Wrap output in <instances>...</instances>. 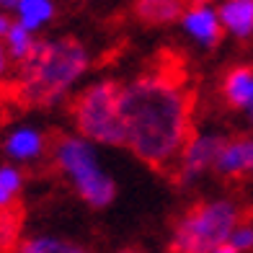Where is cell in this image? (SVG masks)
<instances>
[{"label":"cell","instance_id":"6da1fadb","mask_svg":"<svg viewBox=\"0 0 253 253\" xmlns=\"http://www.w3.org/2000/svg\"><path fill=\"white\" fill-rule=\"evenodd\" d=\"M124 147L155 170L173 168L191 134L194 96L186 80L168 70H147L122 83Z\"/></svg>","mask_w":253,"mask_h":253},{"label":"cell","instance_id":"7a4b0ae2","mask_svg":"<svg viewBox=\"0 0 253 253\" xmlns=\"http://www.w3.org/2000/svg\"><path fill=\"white\" fill-rule=\"evenodd\" d=\"M90 62V49L75 37L39 39L29 60L21 62L18 98L34 109L60 106L88 75Z\"/></svg>","mask_w":253,"mask_h":253},{"label":"cell","instance_id":"3957f363","mask_svg":"<svg viewBox=\"0 0 253 253\" xmlns=\"http://www.w3.org/2000/svg\"><path fill=\"white\" fill-rule=\"evenodd\" d=\"M52 163L90 210H109L117 199V181L101 163L98 145L83 134H62L52 145Z\"/></svg>","mask_w":253,"mask_h":253},{"label":"cell","instance_id":"277c9868","mask_svg":"<svg viewBox=\"0 0 253 253\" xmlns=\"http://www.w3.org/2000/svg\"><path fill=\"white\" fill-rule=\"evenodd\" d=\"M240 220L243 210L235 199L214 197L197 202L173 222L168 246L176 253H222Z\"/></svg>","mask_w":253,"mask_h":253},{"label":"cell","instance_id":"5b68a950","mask_svg":"<svg viewBox=\"0 0 253 253\" xmlns=\"http://www.w3.org/2000/svg\"><path fill=\"white\" fill-rule=\"evenodd\" d=\"M122 83L101 78L88 83L70 103L75 132L88 137L98 147H124V122L119 109Z\"/></svg>","mask_w":253,"mask_h":253},{"label":"cell","instance_id":"8992f818","mask_svg":"<svg viewBox=\"0 0 253 253\" xmlns=\"http://www.w3.org/2000/svg\"><path fill=\"white\" fill-rule=\"evenodd\" d=\"M225 137L227 134L214 132V129L189 134V140L183 142L181 153L173 163V178L178 186H194L207 173H214V163H217V155H220Z\"/></svg>","mask_w":253,"mask_h":253},{"label":"cell","instance_id":"52a82bcc","mask_svg":"<svg viewBox=\"0 0 253 253\" xmlns=\"http://www.w3.org/2000/svg\"><path fill=\"white\" fill-rule=\"evenodd\" d=\"M178 26L183 37L202 52L217 49L225 39V29L214 0H189L178 18Z\"/></svg>","mask_w":253,"mask_h":253},{"label":"cell","instance_id":"ba28073f","mask_svg":"<svg viewBox=\"0 0 253 253\" xmlns=\"http://www.w3.org/2000/svg\"><path fill=\"white\" fill-rule=\"evenodd\" d=\"M214 173L230 181L253 176V134L225 137L217 163H214Z\"/></svg>","mask_w":253,"mask_h":253},{"label":"cell","instance_id":"9c48e42d","mask_svg":"<svg viewBox=\"0 0 253 253\" xmlns=\"http://www.w3.org/2000/svg\"><path fill=\"white\" fill-rule=\"evenodd\" d=\"M47 147H49V137L39 126H31V124H18L13 129H8L3 140V153L13 163H37V160L44 158Z\"/></svg>","mask_w":253,"mask_h":253},{"label":"cell","instance_id":"30bf717a","mask_svg":"<svg viewBox=\"0 0 253 253\" xmlns=\"http://www.w3.org/2000/svg\"><path fill=\"white\" fill-rule=\"evenodd\" d=\"M220 93L233 111H246L253 103V65L240 62L227 67L220 80Z\"/></svg>","mask_w":253,"mask_h":253},{"label":"cell","instance_id":"8fae6325","mask_svg":"<svg viewBox=\"0 0 253 253\" xmlns=\"http://www.w3.org/2000/svg\"><path fill=\"white\" fill-rule=\"evenodd\" d=\"M225 37L235 42L253 39V0H220L217 3Z\"/></svg>","mask_w":253,"mask_h":253},{"label":"cell","instance_id":"7c38bea8","mask_svg":"<svg viewBox=\"0 0 253 253\" xmlns=\"http://www.w3.org/2000/svg\"><path fill=\"white\" fill-rule=\"evenodd\" d=\"M189 0H134L132 3V16L140 21L142 26H170L178 24Z\"/></svg>","mask_w":253,"mask_h":253},{"label":"cell","instance_id":"4fadbf2b","mask_svg":"<svg viewBox=\"0 0 253 253\" xmlns=\"http://www.w3.org/2000/svg\"><path fill=\"white\" fill-rule=\"evenodd\" d=\"M13 18L29 31L39 34L57 18V0H18Z\"/></svg>","mask_w":253,"mask_h":253},{"label":"cell","instance_id":"5bb4252c","mask_svg":"<svg viewBox=\"0 0 253 253\" xmlns=\"http://www.w3.org/2000/svg\"><path fill=\"white\" fill-rule=\"evenodd\" d=\"M37 34L34 31H29L26 26H21L18 21H13V26H10V31L5 34V39H3V44H5V49H8V57L13 62H24V60H29V54L34 52V47H37Z\"/></svg>","mask_w":253,"mask_h":253},{"label":"cell","instance_id":"9a60e30c","mask_svg":"<svg viewBox=\"0 0 253 253\" xmlns=\"http://www.w3.org/2000/svg\"><path fill=\"white\" fill-rule=\"evenodd\" d=\"M21 191H24V170L13 160L3 163L0 166V210H10Z\"/></svg>","mask_w":253,"mask_h":253},{"label":"cell","instance_id":"2e32d148","mask_svg":"<svg viewBox=\"0 0 253 253\" xmlns=\"http://www.w3.org/2000/svg\"><path fill=\"white\" fill-rule=\"evenodd\" d=\"M24 253H83V246L57 235H34L21 243Z\"/></svg>","mask_w":253,"mask_h":253},{"label":"cell","instance_id":"e0dca14e","mask_svg":"<svg viewBox=\"0 0 253 253\" xmlns=\"http://www.w3.org/2000/svg\"><path fill=\"white\" fill-rule=\"evenodd\" d=\"M253 251V222L240 220L230 233L222 253H251Z\"/></svg>","mask_w":253,"mask_h":253},{"label":"cell","instance_id":"ac0fdd59","mask_svg":"<svg viewBox=\"0 0 253 253\" xmlns=\"http://www.w3.org/2000/svg\"><path fill=\"white\" fill-rule=\"evenodd\" d=\"M13 13H8V10H0V39H5V34L10 31V26H13Z\"/></svg>","mask_w":253,"mask_h":253},{"label":"cell","instance_id":"d6986e66","mask_svg":"<svg viewBox=\"0 0 253 253\" xmlns=\"http://www.w3.org/2000/svg\"><path fill=\"white\" fill-rule=\"evenodd\" d=\"M8 62H10V57H8V49H5L3 39H0V78L5 75V70H8Z\"/></svg>","mask_w":253,"mask_h":253},{"label":"cell","instance_id":"ffe728a7","mask_svg":"<svg viewBox=\"0 0 253 253\" xmlns=\"http://www.w3.org/2000/svg\"><path fill=\"white\" fill-rule=\"evenodd\" d=\"M18 5V0H0V10H8V13H13Z\"/></svg>","mask_w":253,"mask_h":253},{"label":"cell","instance_id":"44dd1931","mask_svg":"<svg viewBox=\"0 0 253 253\" xmlns=\"http://www.w3.org/2000/svg\"><path fill=\"white\" fill-rule=\"evenodd\" d=\"M243 114H246V119H248V124H251V129H253V103H251V106H248V109H246Z\"/></svg>","mask_w":253,"mask_h":253},{"label":"cell","instance_id":"7402d4cb","mask_svg":"<svg viewBox=\"0 0 253 253\" xmlns=\"http://www.w3.org/2000/svg\"><path fill=\"white\" fill-rule=\"evenodd\" d=\"M78 3H93V0H78Z\"/></svg>","mask_w":253,"mask_h":253}]
</instances>
